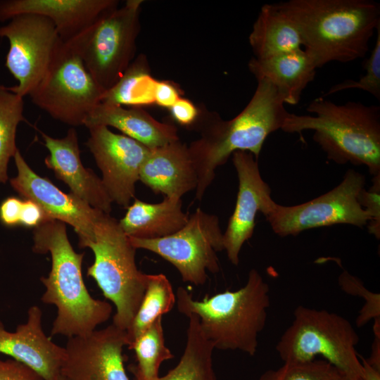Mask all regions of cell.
<instances>
[{
  "instance_id": "1",
  "label": "cell",
  "mask_w": 380,
  "mask_h": 380,
  "mask_svg": "<svg viewBox=\"0 0 380 380\" xmlns=\"http://www.w3.org/2000/svg\"><path fill=\"white\" fill-rule=\"evenodd\" d=\"M255 91L243 110L224 120L208 113L198 125L201 136L188 146L198 176L195 198L201 201L215 177L216 169L238 151L258 158L267 137L281 129L289 112L276 88L265 80H257Z\"/></svg>"
},
{
  "instance_id": "2",
  "label": "cell",
  "mask_w": 380,
  "mask_h": 380,
  "mask_svg": "<svg viewBox=\"0 0 380 380\" xmlns=\"http://www.w3.org/2000/svg\"><path fill=\"white\" fill-rule=\"evenodd\" d=\"M277 4L297 27L304 50L317 68L331 61L364 58L380 25V4L372 0H289Z\"/></svg>"
},
{
  "instance_id": "3",
  "label": "cell",
  "mask_w": 380,
  "mask_h": 380,
  "mask_svg": "<svg viewBox=\"0 0 380 380\" xmlns=\"http://www.w3.org/2000/svg\"><path fill=\"white\" fill-rule=\"evenodd\" d=\"M33 241L34 253H49L51 258V271L40 279L45 287L41 300L57 309L51 335L83 336L106 322L111 316L112 305L89 293L82 272L84 253L73 249L65 223L48 219L34 228Z\"/></svg>"
},
{
  "instance_id": "4",
  "label": "cell",
  "mask_w": 380,
  "mask_h": 380,
  "mask_svg": "<svg viewBox=\"0 0 380 380\" xmlns=\"http://www.w3.org/2000/svg\"><path fill=\"white\" fill-rule=\"evenodd\" d=\"M306 110L311 115L289 113L281 130L301 134L313 131L312 139L327 158L337 164L364 165L380 175V106L348 101L336 104L319 97Z\"/></svg>"
},
{
  "instance_id": "5",
  "label": "cell",
  "mask_w": 380,
  "mask_h": 380,
  "mask_svg": "<svg viewBox=\"0 0 380 380\" xmlns=\"http://www.w3.org/2000/svg\"><path fill=\"white\" fill-rule=\"evenodd\" d=\"M175 295L178 311L197 316L202 333L215 349L255 354L270 306V286L257 270L251 269L246 284L235 291L198 300L180 286Z\"/></svg>"
},
{
  "instance_id": "6",
  "label": "cell",
  "mask_w": 380,
  "mask_h": 380,
  "mask_svg": "<svg viewBox=\"0 0 380 380\" xmlns=\"http://www.w3.org/2000/svg\"><path fill=\"white\" fill-rule=\"evenodd\" d=\"M94 261L87 274L92 277L104 297L113 303V324L126 331L139 308L146 285V274L136 265V248L119 221L101 213L95 222L94 236L85 246Z\"/></svg>"
},
{
  "instance_id": "7",
  "label": "cell",
  "mask_w": 380,
  "mask_h": 380,
  "mask_svg": "<svg viewBox=\"0 0 380 380\" xmlns=\"http://www.w3.org/2000/svg\"><path fill=\"white\" fill-rule=\"evenodd\" d=\"M359 340L350 322L343 316L298 305L275 349L284 362H307L320 356L344 376L362 380L356 350Z\"/></svg>"
},
{
  "instance_id": "8",
  "label": "cell",
  "mask_w": 380,
  "mask_h": 380,
  "mask_svg": "<svg viewBox=\"0 0 380 380\" xmlns=\"http://www.w3.org/2000/svg\"><path fill=\"white\" fill-rule=\"evenodd\" d=\"M142 0H128L110 9L69 41L92 77L105 91L113 87L134 59Z\"/></svg>"
},
{
  "instance_id": "9",
  "label": "cell",
  "mask_w": 380,
  "mask_h": 380,
  "mask_svg": "<svg viewBox=\"0 0 380 380\" xmlns=\"http://www.w3.org/2000/svg\"><path fill=\"white\" fill-rule=\"evenodd\" d=\"M105 91L87 71L76 49L61 39L48 69L29 96L53 119L77 127L101 103Z\"/></svg>"
},
{
  "instance_id": "10",
  "label": "cell",
  "mask_w": 380,
  "mask_h": 380,
  "mask_svg": "<svg viewBox=\"0 0 380 380\" xmlns=\"http://www.w3.org/2000/svg\"><path fill=\"white\" fill-rule=\"evenodd\" d=\"M365 182L364 175L349 169L341 182L328 192L295 205L274 201L265 217L274 233L281 237L335 224L367 227L369 217L358 201Z\"/></svg>"
},
{
  "instance_id": "11",
  "label": "cell",
  "mask_w": 380,
  "mask_h": 380,
  "mask_svg": "<svg viewBox=\"0 0 380 380\" xmlns=\"http://www.w3.org/2000/svg\"><path fill=\"white\" fill-rule=\"evenodd\" d=\"M129 239L136 249L147 250L171 263L184 282L203 285L208 279L207 272L220 271L217 253L224 248L219 218L200 208L189 216L181 229L171 235L153 239Z\"/></svg>"
},
{
  "instance_id": "12",
  "label": "cell",
  "mask_w": 380,
  "mask_h": 380,
  "mask_svg": "<svg viewBox=\"0 0 380 380\" xmlns=\"http://www.w3.org/2000/svg\"><path fill=\"white\" fill-rule=\"evenodd\" d=\"M0 37L9 42L5 65L18 84L7 89L24 98L29 96L44 75L61 40L47 18L24 13L0 27Z\"/></svg>"
},
{
  "instance_id": "13",
  "label": "cell",
  "mask_w": 380,
  "mask_h": 380,
  "mask_svg": "<svg viewBox=\"0 0 380 380\" xmlns=\"http://www.w3.org/2000/svg\"><path fill=\"white\" fill-rule=\"evenodd\" d=\"M86 143L102 173L101 180L113 202L128 207L135 195L141 167L150 148L106 126L88 129Z\"/></svg>"
},
{
  "instance_id": "14",
  "label": "cell",
  "mask_w": 380,
  "mask_h": 380,
  "mask_svg": "<svg viewBox=\"0 0 380 380\" xmlns=\"http://www.w3.org/2000/svg\"><path fill=\"white\" fill-rule=\"evenodd\" d=\"M126 331L113 323L88 335L68 338L61 368L63 380H129L123 348Z\"/></svg>"
},
{
  "instance_id": "15",
  "label": "cell",
  "mask_w": 380,
  "mask_h": 380,
  "mask_svg": "<svg viewBox=\"0 0 380 380\" xmlns=\"http://www.w3.org/2000/svg\"><path fill=\"white\" fill-rule=\"evenodd\" d=\"M17 175L10 179L13 189L24 199L37 203L49 219L71 225L79 238L80 248L94 236L96 221L102 211L96 210L72 193L65 194L49 179L34 172L18 149L14 156Z\"/></svg>"
},
{
  "instance_id": "16",
  "label": "cell",
  "mask_w": 380,
  "mask_h": 380,
  "mask_svg": "<svg viewBox=\"0 0 380 380\" xmlns=\"http://www.w3.org/2000/svg\"><path fill=\"white\" fill-rule=\"evenodd\" d=\"M232 162L239 189L234 210L223 233V248L229 262L238 265L241 250L253 234L257 214L265 216L274 201L270 187L261 176L258 159L253 154L235 151Z\"/></svg>"
},
{
  "instance_id": "17",
  "label": "cell",
  "mask_w": 380,
  "mask_h": 380,
  "mask_svg": "<svg viewBox=\"0 0 380 380\" xmlns=\"http://www.w3.org/2000/svg\"><path fill=\"white\" fill-rule=\"evenodd\" d=\"M0 353L31 367L43 380L61 377L65 348L44 333L42 312L37 305L28 309L27 322L18 325L15 331L6 330L0 320Z\"/></svg>"
},
{
  "instance_id": "18",
  "label": "cell",
  "mask_w": 380,
  "mask_h": 380,
  "mask_svg": "<svg viewBox=\"0 0 380 380\" xmlns=\"http://www.w3.org/2000/svg\"><path fill=\"white\" fill-rule=\"evenodd\" d=\"M39 132L49 152L44 160L46 167L69 186L70 193L92 208L110 214L113 201L101 179L83 165L75 129L70 128L60 139Z\"/></svg>"
},
{
  "instance_id": "19",
  "label": "cell",
  "mask_w": 380,
  "mask_h": 380,
  "mask_svg": "<svg viewBox=\"0 0 380 380\" xmlns=\"http://www.w3.org/2000/svg\"><path fill=\"white\" fill-rule=\"evenodd\" d=\"M118 4L117 0H1L0 22L24 13L40 15L53 23L62 40L69 41Z\"/></svg>"
},
{
  "instance_id": "20",
  "label": "cell",
  "mask_w": 380,
  "mask_h": 380,
  "mask_svg": "<svg viewBox=\"0 0 380 380\" xmlns=\"http://www.w3.org/2000/svg\"><path fill=\"white\" fill-rule=\"evenodd\" d=\"M139 180L155 194L181 198L196 190L198 176L188 145L179 140L150 148Z\"/></svg>"
},
{
  "instance_id": "21",
  "label": "cell",
  "mask_w": 380,
  "mask_h": 380,
  "mask_svg": "<svg viewBox=\"0 0 380 380\" xmlns=\"http://www.w3.org/2000/svg\"><path fill=\"white\" fill-rule=\"evenodd\" d=\"M83 125L87 129L94 126L115 127L148 148L179 140L174 125L156 120L141 108H125L99 103L86 117Z\"/></svg>"
},
{
  "instance_id": "22",
  "label": "cell",
  "mask_w": 380,
  "mask_h": 380,
  "mask_svg": "<svg viewBox=\"0 0 380 380\" xmlns=\"http://www.w3.org/2000/svg\"><path fill=\"white\" fill-rule=\"evenodd\" d=\"M248 69L257 80H265L277 90L284 103L296 105L315 79L317 66L303 49L258 59L253 57Z\"/></svg>"
},
{
  "instance_id": "23",
  "label": "cell",
  "mask_w": 380,
  "mask_h": 380,
  "mask_svg": "<svg viewBox=\"0 0 380 380\" xmlns=\"http://www.w3.org/2000/svg\"><path fill=\"white\" fill-rule=\"evenodd\" d=\"M188 219L189 215L182 210L181 198L165 197L157 203L135 199L119 224L129 237L153 239L175 233Z\"/></svg>"
},
{
  "instance_id": "24",
  "label": "cell",
  "mask_w": 380,
  "mask_h": 380,
  "mask_svg": "<svg viewBox=\"0 0 380 380\" xmlns=\"http://www.w3.org/2000/svg\"><path fill=\"white\" fill-rule=\"evenodd\" d=\"M248 41L253 57L258 59L303 49L297 27L277 3L262 6Z\"/></svg>"
},
{
  "instance_id": "25",
  "label": "cell",
  "mask_w": 380,
  "mask_h": 380,
  "mask_svg": "<svg viewBox=\"0 0 380 380\" xmlns=\"http://www.w3.org/2000/svg\"><path fill=\"white\" fill-rule=\"evenodd\" d=\"M186 343L177 365L156 380H217L213 367L214 347L204 336L195 315H189Z\"/></svg>"
},
{
  "instance_id": "26",
  "label": "cell",
  "mask_w": 380,
  "mask_h": 380,
  "mask_svg": "<svg viewBox=\"0 0 380 380\" xmlns=\"http://www.w3.org/2000/svg\"><path fill=\"white\" fill-rule=\"evenodd\" d=\"M156 82L144 54L134 58L118 82L106 90L101 103L140 108L154 103Z\"/></svg>"
},
{
  "instance_id": "27",
  "label": "cell",
  "mask_w": 380,
  "mask_h": 380,
  "mask_svg": "<svg viewBox=\"0 0 380 380\" xmlns=\"http://www.w3.org/2000/svg\"><path fill=\"white\" fill-rule=\"evenodd\" d=\"M146 290L139 308L126 330L127 347L156 320L176 303L171 283L163 274H146Z\"/></svg>"
},
{
  "instance_id": "28",
  "label": "cell",
  "mask_w": 380,
  "mask_h": 380,
  "mask_svg": "<svg viewBox=\"0 0 380 380\" xmlns=\"http://www.w3.org/2000/svg\"><path fill=\"white\" fill-rule=\"evenodd\" d=\"M163 316L143 331L128 347L135 353L137 364L130 366L135 380H156L161 364L174 357L165 344Z\"/></svg>"
},
{
  "instance_id": "29",
  "label": "cell",
  "mask_w": 380,
  "mask_h": 380,
  "mask_svg": "<svg viewBox=\"0 0 380 380\" xmlns=\"http://www.w3.org/2000/svg\"><path fill=\"white\" fill-rule=\"evenodd\" d=\"M23 98L0 86V182L8 179V165L18 149L15 145L18 125L26 121Z\"/></svg>"
},
{
  "instance_id": "30",
  "label": "cell",
  "mask_w": 380,
  "mask_h": 380,
  "mask_svg": "<svg viewBox=\"0 0 380 380\" xmlns=\"http://www.w3.org/2000/svg\"><path fill=\"white\" fill-rule=\"evenodd\" d=\"M343 374L324 360L284 362L276 369L263 372L258 380H340Z\"/></svg>"
},
{
  "instance_id": "31",
  "label": "cell",
  "mask_w": 380,
  "mask_h": 380,
  "mask_svg": "<svg viewBox=\"0 0 380 380\" xmlns=\"http://www.w3.org/2000/svg\"><path fill=\"white\" fill-rule=\"evenodd\" d=\"M376 32L377 37L373 50L364 63L366 73L358 80L348 79L333 85L323 95L324 97L347 89H360L380 100V25Z\"/></svg>"
},
{
  "instance_id": "32",
  "label": "cell",
  "mask_w": 380,
  "mask_h": 380,
  "mask_svg": "<svg viewBox=\"0 0 380 380\" xmlns=\"http://www.w3.org/2000/svg\"><path fill=\"white\" fill-rule=\"evenodd\" d=\"M339 286L345 293L361 297L365 303L356 319V326L362 327L372 319H380V294L368 290L362 281L347 270H343L338 278Z\"/></svg>"
},
{
  "instance_id": "33",
  "label": "cell",
  "mask_w": 380,
  "mask_h": 380,
  "mask_svg": "<svg viewBox=\"0 0 380 380\" xmlns=\"http://www.w3.org/2000/svg\"><path fill=\"white\" fill-rule=\"evenodd\" d=\"M373 184L368 189H362L358 201L369 217L367 225L370 234L380 239V175L373 176Z\"/></svg>"
},
{
  "instance_id": "34",
  "label": "cell",
  "mask_w": 380,
  "mask_h": 380,
  "mask_svg": "<svg viewBox=\"0 0 380 380\" xmlns=\"http://www.w3.org/2000/svg\"><path fill=\"white\" fill-rule=\"evenodd\" d=\"M0 380H43L33 369L13 358L0 357Z\"/></svg>"
},
{
  "instance_id": "35",
  "label": "cell",
  "mask_w": 380,
  "mask_h": 380,
  "mask_svg": "<svg viewBox=\"0 0 380 380\" xmlns=\"http://www.w3.org/2000/svg\"><path fill=\"white\" fill-rule=\"evenodd\" d=\"M169 109L172 118L183 127H194L198 120V109L186 99L180 97Z\"/></svg>"
},
{
  "instance_id": "36",
  "label": "cell",
  "mask_w": 380,
  "mask_h": 380,
  "mask_svg": "<svg viewBox=\"0 0 380 380\" xmlns=\"http://www.w3.org/2000/svg\"><path fill=\"white\" fill-rule=\"evenodd\" d=\"M23 200L10 196L4 199L0 204V222L6 227L20 225V213Z\"/></svg>"
},
{
  "instance_id": "37",
  "label": "cell",
  "mask_w": 380,
  "mask_h": 380,
  "mask_svg": "<svg viewBox=\"0 0 380 380\" xmlns=\"http://www.w3.org/2000/svg\"><path fill=\"white\" fill-rule=\"evenodd\" d=\"M48 217L42 208L34 201L24 199L20 213V225L30 228L37 227L47 220Z\"/></svg>"
},
{
  "instance_id": "38",
  "label": "cell",
  "mask_w": 380,
  "mask_h": 380,
  "mask_svg": "<svg viewBox=\"0 0 380 380\" xmlns=\"http://www.w3.org/2000/svg\"><path fill=\"white\" fill-rule=\"evenodd\" d=\"M153 97L154 103L170 108L180 98V93L172 82L156 80Z\"/></svg>"
},
{
  "instance_id": "39",
  "label": "cell",
  "mask_w": 380,
  "mask_h": 380,
  "mask_svg": "<svg viewBox=\"0 0 380 380\" xmlns=\"http://www.w3.org/2000/svg\"><path fill=\"white\" fill-rule=\"evenodd\" d=\"M365 360L371 366L380 370V336H374L370 356Z\"/></svg>"
},
{
  "instance_id": "40",
  "label": "cell",
  "mask_w": 380,
  "mask_h": 380,
  "mask_svg": "<svg viewBox=\"0 0 380 380\" xmlns=\"http://www.w3.org/2000/svg\"><path fill=\"white\" fill-rule=\"evenodd\" d=\"M360 358L362 367V380H380V370L371 366L362 357Z\"/></svg>"
},
{
  "instance_id": "41",
  "label": "cell",
  "mask_w": 380,
  "mask_h": 380,
  "mask_svg": "<svg viewBox=\"0 0 380 380\" xmlns=\"http://www.w3.org/2000/svg\"><path fill=\"white\" fill-rule=\"evenodd\" d=\"M340 380H360V379H350V378H348V377L343 375L341 376V378L340 379Z\"/></svg>"
},
{
  "instance_id": "42",
  "label": "cell",
  "mask_w": 380,
  "mask_h": 380,
  "mask_svg": "<svg viewBox=\"0 0 380 380\" xmlns=\"http://www.w3.org/2000/svg\"><path fill=\"white\" fill-rule=\"evenodd\" d=\"M58 380H63L62 377L61 376Z\"/></svg>"
}]
</instances>
